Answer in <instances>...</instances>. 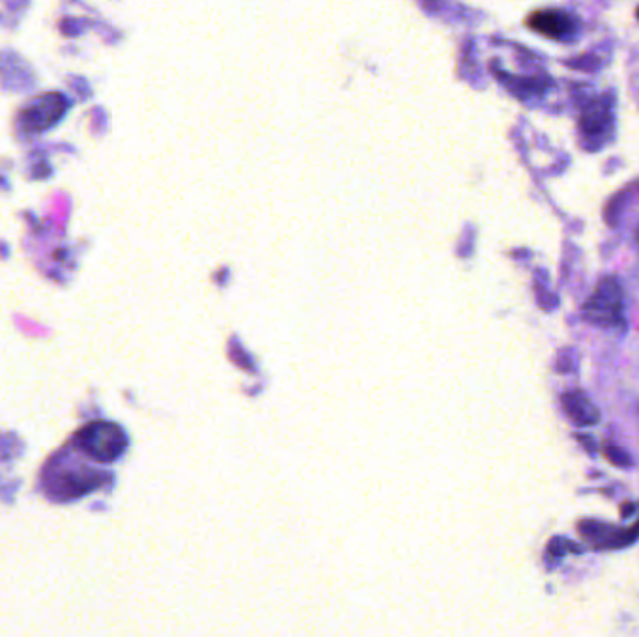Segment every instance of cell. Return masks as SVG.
Masks as SVG:
<instances>
[{"mask_svg":"<svg viewBox=\"0 0 639 637\" xmlns=\"http://www.w3.org/2000/svg\"><path fill=\"white\" fill-rule=\"evenodd\" d=\"M76 449L98 462H114L128 449V436L122 428L109 421L89 422L73 436Z\"/></svg>","mask_w":639,"mask_h":637,"instance_id":"6da1fadb","label":"cell"},{"mask_svg":"<svg viewBox=\"0 0 639 637\" xmlns=\"http://www.w3.org/2000/svg\"><path fill=\"white\" fill-rule=\"evenodd\" d=\"M528 24L535 32L550 40L567 41L575 36L576 21L561 10H540L529 16Z\"/></svg>","mask_w":639,"mask_h":637,"instance_id":"5b68a950","label":"cell"},{"mask_svg":"<svg viewBox=\"0 0 639 637\" xmlns=\"http://www.w3.org/2000/svg\"><path fill=\"white\" fill-rule=\"evenodd\" d=\"M611 123L613 117H611L610 98L592 101L591 106H587L581 112V133L589 139H600L610 133Z\"/></svg>","mask_w":639,"mask_h":637,"instance_id":"8992f818","label":"cell"},{"mask_svg":"<svg viewBox=\"0 0 639 637\" xmlns=\"http://www.w3.org/2000/svg\"><path fill=\"white\" fill-rule=\"evenodd\" d=\"M636 238H638V243H639V229H638V235H636Z\"/></svg>","mask_w":639,"mask_h":637,"instance_id":"ba28073f","label":"cell"},{"mask_svg":"<svg viewBox=\"0 0 639 637\" xmlns=\"http://www.w3.org/2000/svg\"><path fill=\"white\" fill-rule=\"evenodd\" d=\"M583 316L599 326H616L622 320V290L616 279H605L583 307Z\"/></svg>","mask_w":639,"mask_h":637,"instance_id":"277c9868","label":"cell"},{"mask_svg":"<svg viewBox=\"0 0 639 637\" xmlns=\"http://www.w3.org/2000/svg\"><path fill=\"white\" fill-rule=\"evenodd\" d=\"M103 485L100 471L81 464H59L46 471V491L54 501H70Z\"/></svg>","mask_w":639,"mask_h":637,"instance_id":"7a4b0ae2","label":"cell"},{"mask_svg":"<svg viewBox=\"0 0 639 637\" xmlns=\"http://www.w3.org/2000/svg\"><path fill=\"white\" fill-rule=\"evenodd\" d=\"M68 109H70V101L64 94L48 92L24 107V111L19 117V123L27 133H43L54 128L66 117Z\"/></svg>","mask_w":639,"mask_h":637,"instance_id":"3957f363","label":"cell"},{"mask_svg":"<svg viewBox=\"0 0 639 637\" xmlns=\"http://www.w3.org/2000/svg\"><path fill=\"white\" fill-rule=\"evenodd\" d=\"M565 409L576 425H595L599 421V409L595 408L586 395L580 391L569 392L563 397Z\"/></svg>","mask_w":639,"mask_h":637,"instance_id":"52a82bcc","label":"cell"},{"mask_svg":"<svg viewBox=\"0 0 639 637\" xmlns=\"http://www.w3.org/2000/svg\"><path fill=\"white\" fill-rule=\"evenodd\" d=\"M638 16H639V10H638Z\"/></svg>","mask_w":639,"mask_h":637,"instance_id":"9c48e42d","label":"cell"}]
</instances>
